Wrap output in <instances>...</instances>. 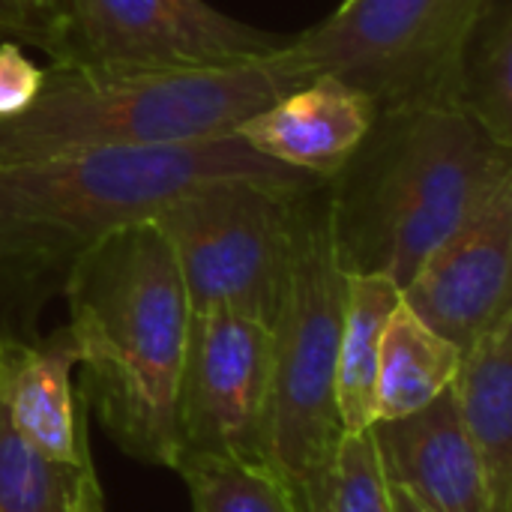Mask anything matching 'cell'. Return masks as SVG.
I'll return each instance as SVG.
<instances>
[{
	"mask_svg": "<svg viewBox=\"0 0 512 512\" xmlns=\"http://www.w3.org/2000/svg\"><path fill=\"white\" fill-rule=\"evenodd\" d=\"M309 183L240 135L192 147L84 150L0 162V333H36L75 264L111 231L216 180Z\"/></svg>",
	"mask_w": 512,
	"mask_h": 512,
	"instance_id": "obj_1",
	"label": "cell"
},
{
	"mask_svg": "<svg viewBox=\"0 0 512 512\" xmlns=\"http://www.w3.org/2000/svg\"><path fill=\"white\" fill-rule=\"evenodd\" d=\"M512 150L447 105L381 111L354 159L324 180L333 237L348 273L405 288L501 186Z\"/></svg>",
	"mask_w": 512,
	"mask_h": 512,
	"instance_id": "obj_2",
	"label": "cell"
},
{
	"mask_svg": "<svg viewBox=\"0 0 512 512\" xmlns=\"http://www.w3.org/2000/svg\"><path fill=\"white\" fill-rule=\"evenodd\" d=\"M63 297L87 369L81 396L123 453L174 468V399L192 309L165 234L153 219L111 231L75 264Z\"/></svg>",
	"mask_w": 512,
	"mask_h": 512,
	"instance_id": "obj_3",
	"label": "cell"
},
{
	"mask_svg": "<svg viewBox=\"0 0 512 512\" xmlns=\"http://www.w3.org/2000/svg\"><path fill=\"white\" fill-rule=\"evenodd\" d=\"M312 78L294 36L264 57L213 69H42L36 99L0 117V162L84 150H159L228 138Z\"/></svg>",
	"mask_w": 512,
	"mask_h": 512,
	"instance_id": "obj_4",
	"label": "cell"
},
{
	"mask_svg": "<svg viewBox=\"0 0 512 512\" xmlns=\"http://www.w3.org/2000/svg\"><path fill=\"white\" fill-rule=\"evenodd\" d=\"M348 300L324 180L309 192L279 312L267 405V468L285 483L297 512H315L342 423L336 411V354Z\"/></svg>",
	"mask_w": 512,
	"mask_h": 512,
	"instance_id": "obj_5",
	"label": "cell"
},
{
	"mask_svg": "<svg viewBox=\"0 0 512 512\" xmlns=\"http://www.w3.org/2000/svg\"><path fill=\"white\" fill-rule=\"evenodd\" d=\"M318 183L234 177L165 204L153 225L177 258L189 309H225L273 327L300 216Z\"/></svg>",
	"mask_w": 512,
	"mask_h": 512,
	"instance_id": "obj_6",
	"label": "cell"
},
{
	"mask_svg": "<svg viewBox=\"0 0 512 512\" xmlns=\"http://www.w3.org/2000/svg\"><path fill=\"white\" fill-rule=\"evenodd\" d=\"M492 0H342L294 36L312 75L360 87L381 111L441 105L477 18Z\"/></svg>",
	"mask_w": 512,
	"mask_h": 512,
	"instance_id": "obj_7",
	"label": "cell"
},
{
	"mask_svg": "<svg viewBox=\"0 0 512 512\" xmlns=\"http://www.w3.org/2000/svg\"><path fill=\"white\" fill-rule=\"evenodd\" d=\"M273 330L255 318L207 309L189 315L174 399L177 456L267 465Z\"/></svg>",
	"mask_w": 512,
	"mask_h": 512,
	"instance_id": "obj_8",
	"label": "cell"
},
{
	"mask_svg": "<svg viewBox=\"0 0 512 512\" xmlns=\"http://www.w3.org/2000/svg\"><path fill=\"white\" fill-rule=\"evenodd\" d=\"M288 36L258 30L207 0H69L54 66L72 69H213L264 57Z\"/></svg>",
	"mask_w": 512,
	"mask_h": 512,
	"instance_id": "obj_9",
	"label": "cell"
},
{
	"mask_svg": "<svg viewBox=\"0 0 512 512\" xmlns=\"http://www.w3.org/2000/svg\"><path fill=\"white\" fill-rule=\"evenodd\" d=\"M402 303L462 351L512 312V183L423 261Z\"/></svg>",
	"mask_w": 512,
	"mask_h": 512,
	"instance_id": "obj_10",
	"label": "cell"
},
{
	"mask_svg": "<svg viewBox=\"0 0 512 512\" xmlns=\"http://www.w3.org/2000/svg\"><path fill=\"white\" fill-rule=\"evenodd\" d=\"M390 489L423 512H492L453 387L426 408L369 426Z\"/></svg>",
	"mask_w": 512,
	"mask_h": 512,
	"instance_id": "obj_11",
	"label": "cell"
},
{
	"mask_svg": "<svg viewBox=\"0 0 512 512\" xmlns=\"http://www.w3.org/2000/svg\"><path fill=\"white\" fill-rule=\"evenodd\" d=\"M375 120L372 96L321 72L252 114L234 135L270 162L333 180L354 159Z\"/></svg>",
	"mask_w": 512,
	"mask_h": 512,
	"instance_id": "obj_12",
	"label": "cell"
},
{
	"mask_svg": "<svg viewBox=\"0 0 512 512\" xmlns=\"http://www.w3.org/2000/svg\"><path fill=\"white\" fill-rule=\"evenodd\" d=\"M75 366H81V348L69 327L48 336L0 333V408L15 432L54 462L90 465L72 390Z\"/></svg>",
	"mask_w": 512,
	"mask_h": 512,
	"instance_id": "obj_13",
	"label": "cell"
},
{
	"mask_svg": "<svg viewBox=\"0 0 512 512\" xmlns=\"http://www.w3.org/2000/svg\"><path fill=\"white\" fill-rule=\"evenodd\" d=\"M453 393L492 512H512V312L462 354Z\"/></svg>",
	"mask_w": 512,
	"mask_h": 512,
	"instance_id": "obj_14",
	"label": "cell"
},
{
	"mask_svg": "<svg viewBox=\"0 0 512 512\" xmlns=\"http://www.w3.org/2000/svg\"><path fill=\"white\" fill-rule=\"evenodd\" d=\"M462 348L399 303L384 327L375 378V423L408 417L453 387Z\"/></svg>",
	"mask_w": 512,
	"mask_h": 512,
	"instance_id": "obj_15",
	"label": "cell"
},
{
	"mask_svg": "<svg viewBox=\"0 0 512 512\" xmlns=\"http://www.w3.org/2000/svg\"><path fill=\"white\" fill-rule=\"evenodd\" d=\"M512 150V0H492L453 63L444 102Z\"/></svg>",
	"mask_w": 512,
	"mask_h": 512,
	"instance_id": "obj_16",
	"label": "cell"
},
{
	"mask_svg": "<svg viewBox=\"0 0 512 512\" xmlns=\"http://www.w3.org/2000/svg\"><path fill=\"white\" fill-rule=\"evenodd\" d=\"M402 303V288L384 276L348 273V300L336 354V411L342 432L375 423V378L384 327Z\"/></svg>",
	"mask_w": 512,
	"mask_h": 512,
	"instance_id": "obj_17",
	"label": "cell"
},
{
	"mask_svg": "<svg viewBox=\"0 0 512 512\" xmlns=\"http://www.w3.org/2000/svg\"><path fill=\"white\" fill-rule=\"evenodd\" d=\"M90 480L93 462L63 465L42 456L0 408V512H69Z\"/></svg>",
	"mask_w": 512,
	"mask_h": 512,
	"instance_id": "obj_18",
	"label": "cell"
},
{
	"mask_svg": "<svg viewBox=\"0 0 512 512\" xmlns=\"http://www.w3.org/2000/svg\"><path fill=\"white\" fill-rule=\"evenodd\" d=\"M195 512H297L285 483L267 468L222 456H180L174 468Z\"/></svg>",
	"mask_w": 512,
	"mask_h": 512,
	"instance_id": "obj_19",
	"label": "cell"
},
{
	"mask_svg": "<svg viewBox=\"0 0 512 512\" xmlns=\"http://www.w3.org/2000/svg\"><path fill=\"white\" fill-rule=\"evenodd\" d=\"M315 512H393L372 432H345L324 474Z\"/></svg>",
	"mask_w": 512,
	"mask_h": 512,
	"instance_id": "obj_20",
	"label": "cell"
},
{
	"mask_svg": "<svg viewBox=\"0 0 512 512\" xmlns=\"http://www.w3.org/2000/svg\"><path fill=\"white\" fill-rule=\"evenodd\" d=\"M69 0H0V36L27 42L54 60L66 30Z\"/></svg>",
	"mask_w": 512,
	"mask_h": 512,
	"instance_id": "obj_21",
	"label": "cell"
},
{
	"mask_svg": "<svg viewBox=\"0 0 512 512\" xmlns=\"http://www.w3.org/2000/svg\"><path fill=\"white\" fill-rule=\"evenodd\" d=\"M42 87V69L18 42H0V117L21 114Z\"/></svg>",
	"mask_w": 512,
	"mask_h": 512,
	"instance_id": "obj_22",
	"label": "cell"
},
{
	"mask_svg": "<svg viewBox=\"0 0 512 512\" xmlns=\"http://www.w3.org/2000/svg\"><path fill=\"white\" fill-rule=\"evenodd\" d=\"M69 512H105V504H102V489L96 480L84 483V489L78 492L75 504L69 507Z\"/></svg>",
	"mask_w": 512,
	"mask_h": 512,
	"instance_id": "obj_23",
	"label": "cell"
},
{
	"mask_svg": "<svg viewBox=\"0 0 512 512\" xmlns=\"http://www.w3.org/2000/svg\"><path fill=\"white\" fill-rule=\"evenodd\" d=\"M390 504H393V512H423L405 492H399V489H390Z\"/></svg>",
	"mask_w": 512,
	"mask_h": 512,
	"instance_id": "obj_24",
	"label": "cell"
}]
</instances>
